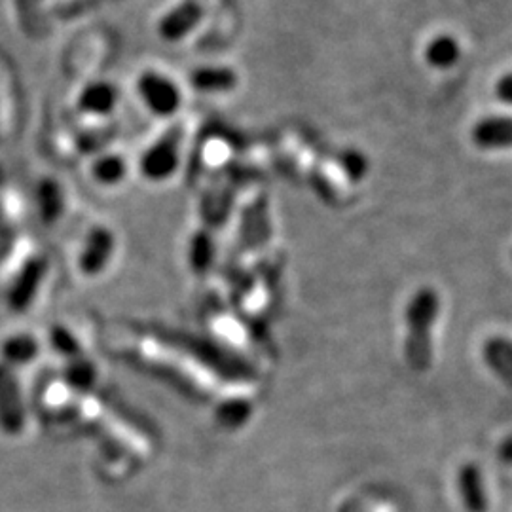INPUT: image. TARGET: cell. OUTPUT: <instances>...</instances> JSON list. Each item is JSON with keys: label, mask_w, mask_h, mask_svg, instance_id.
Segmentation results:
<instances>
[{"label": "cell", "mask_w": 512, "mask_h": 512, "mask_svg": "<svg viewBox=\"0 0 512 512\" xmlns=\"http://www.w3.org/2000/svg\"><path fill=\"white\" fill-rule=\"evenodd\" d=\"M439 294L431 287H421L406 306L404 355L408 365L425 370L433 357V330L439 317Z\"/></svg>", "instance_id": "6da1fadb"}, {"label": "cell", "mask_w": 512, "mask_h": 512, "mask_svg": "<svg viewBox=\"0 0 512 512\" xmlns=\"http://www.w3.org/2000/svg\"><path fill=\"white\" fill-rule=\"evenodd\" d=\"M179 164H181V133L173 129L145 150L139 162V169L147 181L164 183L177 173Z\"/></svg>", "instance_id": "7a4b0ae2"}, {"label": "cell", "mask_w": 512, "mask_h": 512, "mask_svg": "<svg viewBox=\"0 0 512 512\" xmlns=\"http://www.w3.org/2000/svg\"><path fill=\"white\" fill-rule=\"evenodd\" d=\"M137 92L147 105V109L160 118H169L177 114V110L183 105V95L179 86L165 74L156 71H147L139 76Z\"/></svg>", "instance_id": "3957f363"}, {"label": "cell", "mask_w": 512, "mask_h": 512, "mask_svg": "<svg viewBox=\"0 0 512 512\" xmlns=\"http://www.w3.org/2000/svg\"><path fill=\"white\" fill-rule=\"evenodd\" d=\"M27 423L21 385L12 366L0 363V431L16 437Z\"/></svg>", "instance_id": "277c9868"}, {"label": "cell", "mask_w": 512, "mask_h": 512, "mask_svg": "<svg viewBox=\"0 0 512 512\" xmlns=\"http://www.w3.org/2000/svg\"><path fill=\"white\" fill-rule=\"evenodd\" d=\"M48 274V262L44 258H31L14 279L8 291V306L14 313H25L33 306L38 291Z\"/></svg>", "instance_id": "5b68a950"}, {"label": "cell", "mask_w": 512, "mask_h": 512, "mask_svg": "<svg viewBox=\"0 0 512 512\" xmlns=\"http://www.w3.org/2000/svg\"><path fill=\"white\" fill-rule=\"evenodd\" d=\"M116 251V238L107 226H93L88 232L82 253L78 258L80 272L86 275H99L107 266Z\"/></svg>", "instance_id": "8992f818"}, {"label": "cell", "mask_w": 512, "mask_h": 512, "mask_svg": "<svg viewBox=\"0 0 512 512\" xmlns=\"http://www.w3.org/2000/svg\"><path fill=\"white\" fill-rule=\"evenodd\" d=\"M203 19V8L200 2L184 0L173 10H169L158 23V35L165 42H181L188 37Z\"/></svg>", "instance_id": "52a82bcc"}, {"label": "cell", "mask_w": 512, "mask_h": 512, "mask_svg": "<svg viewBox=\"0 0 512 512\" xmlns=\"http://www.w3.org/2000/svg\"><path fill=\"white\" fill-rule=\"evenodd\" d=\"M471 137L480 150H509L512 148V116L494 114L478 120Z\"/></svg>", "instance_id": "ba28073f"}, {"label": "cell", "mask_w": 512, "mask_h": 512, "mask_svg": "<svg viewBox=\"0 0 512 512\" xmlns=\"http://www.w3.org/2000/svg\"><path fill=\"white\" fill-rule=\"evenodd\" d=\"M120 95L114 84L107 80H97L88 84L80 97H78V109L93 116H109L112 110L118 107Z\"/></svg>", "instance_id": "9c48e42d"}, {"label": "cell", "mask_w": 512, "mask_h": 512, "mask_svg": "<svg viewBox=\"0 0 512 512\" xmlns=\"http://www.w3.org/2000/svg\"><path fill=\"white\" fill-rule=\"evenodd\" d=\"M190 86L200 93L232 92L238 86V74L228 67H200L190 74Z\"/></svg>", "instance_id": "30bf717a"}, {"label": "cell", "mask_w": 512, "mask_h": 512, "mask_svg": "<svg viewBox=\"0 0 512 512\" xmlns=\"http://www.w3.org/2000/svg\"><path fill=\"white\" fill-rule=\"evenodd\" d=\"M459 495L467 511H488V494L484 490V478L475 465H465L459 471Z\"/></svg>", "instance_id": "8fae6325"}, {"label": "cell", "mask_w": 512, "mask_h": 512, "mask_svg": "<svg viewBox=\"0 0 512 512\" xmlns=\"http://www.w3.org/2000/svg\"><path fill=\"white\" fill-rule=\"evenodd\" d=\"M425 59L433 69H439V71H448L456 67L461 59V44L458 38L450 35L433 38L425 48Z\"/></svg>", "instance_id": "7c38bea8"}, {"label": "cell", "mask_w": 512, "mask_h": 512, "mask_svg": "<svg viewBox=\"0 0 512 512\" xmlns=\"http://www.w3.org/2000/svg\"><path fill=\"white\" fill-rule=\"evenodd\" d=\"M37 205L40 219L46 224H54L55 220L61 219L65 209V196L63 188L54 179H44L38 184Z\"/></svg>", "instance_id": "4fadbf2b"}, {"label": "cell", "mask_w": 512, "mask_h": 512, "mask_svg": "<svg viewBox=\"0 0 512 512\" xmlns=\"http://www.w3.org/2000/svg\"><path fill=\"white\" fill-rule=\"evenodd\" d=\"M2 357H4V365L12 366H23L33 363L38 357V346L37 338L31 336V334H16V336H10L4 344H2Z\"/></svg>", "instance_id": "5bb4252c"}, {"label": "cell", "mask_w": 512, "mask_h": 512, "mask_svg": "<svg viewBox=\"0 0 512 512\" xmlns=\"http://www.w3.org/2000/svg\"><path fill=\"white\" fill-rule=\"evenodd\" d=\"M188 260H190V268L194 274L209 272V268L215 262V239L211 232L200 230L194 234V238L190 241Z\"/></svg>", "instance_id": "9a60e30c"}, {"label": "cell", "mask_w": 512, "mask_h": 512, "mask_svg": "<svg viewBox=\"0 0 512 512\" xmlns=\"http://www.w3.org/2000/svg\"><path fill=\"white\" fill-rule=\"evenodd\" d=\"M93 179L105 186H116L122 183L128 175V162L118 154L101 156L92 167Z\"/></svg>", "instance_id": "2e32d148"}, {"label": "cell", "mask_w": 512, "mask_h": 512, "mask_svg": "<svg viewBox=\"0 0 512 512\" xmlns=\"http://www.w3.org/2000/svg\"><path fill=\"white\" fill-rule=\"evenodd\" d=\"M65 380L76 391H90L97 380L95 366L90 361H86L82 355L71 359V361H67Z\"/></svg>", "instance_id": "e0dca14e"}, {"label": "cell", "mask_w": 512, "mask_h": 512, "mask_svg": "<svg viewBox=\"0 0 512 512\" xmlns=\"http://www.w3.org/2000/svg\"><path fill=\"white\" fill-rule=\"evenodd\" d=\"M488 363L495 374L512 387V344L507 340L492 342L488 346Z\"/></svg>", "instance_id": "ac0fdd59"}, {"label": "cell", "mask_w": 512, "mask_h": 512, "mask_svg": "<svg viewBox=\"0 0 512 512\" xmlns=\"http://www.w3.org/2000/svg\"><path fill=\"white\" fill-rule=\"evenodd\" d=\"M52 346L59 355H63L67 361L76 359L82 355V348L78 344V340L74 338L73 332L61 325H57L52 329Z\"/></svg>", "instance_id": "d6986e66"}, {"label": "cell", "mask_w": 512, "mask_h": 512, "mask_svg": "<svg viewBox=\"0 0 512 512\" xmlns=\"http://www.w3.org/2000/svg\"><path fill=\"white\" fill-rule=\"evenodd\" d=\"M251 416V410L245 403V399H239V401H226L219 408V418L222 425L226 427H234V425H241L243 421L247 420Z\"/></svg>", "instance_id": "ffe728a7"}, {"label": "cell", "mask_w": 512, "mask_h": 512, "mask_svg": "<svg viewBox=\"0 0 512 512\" xmlns=\"http://www.w3.org/2000/svg\"><path fill=\"white\" fill-rule=\"evenodd\" d=\"M495 97L503 105L512 107V73L503 74L495 84Z\"/></svg>", "instance_id": "44dd1931"}, {"label": "cell", "mask_w": 512, "mask_h": 512, "mask_svg": "<svg viewBox=\"0 0 512 512\" xmlns=\"http://www.w3.org/2000/svg\"><path fill=\"white\" fill-rule=\"evenodd\" d=\"M501 454H503L505 461L512 463V437L511 439L507 440L505 444H503V448H501Z\"/></svg>", "instance_id": "7402d4cb"}]
</instances>
